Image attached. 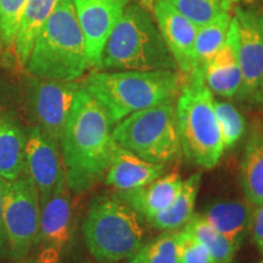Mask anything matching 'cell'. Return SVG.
Returning <instances> with one entry per match:
<instances>
[{"mask_svg":"<svg viewBox=\"0 0 263 263\" xmlns=\"http://www.w3.org/2000/svg\"><path fill=\"white\" fill-rule=\"evenodd\" d=\"M105 71H178L155 18L139 4H128L101 55Z\"/></svg>","mask_w":263,"mask_h":263,"instance_id":"cell-3","label":"cell"},{"mask_svg":"<svg viewBox=\"0 0 263 263\" xmlns=\"http://www.w3.org/2000/svg\"><path fill=\"white\" fill-rule=\"evenodd\" d=\"M27 87V110L33 126L57 140L60 139L81 85L71 81H57L31 76Z\"/></svg>","mask_w":263,"mask_h":263,"instance_id":"cell-10","label":"cell"},{"mask_svg":"<svg viewBox=\"0 0 263 263\" xmlns=\"http://www.w3.org/2000/svg\"><path fill=\"white\" fill-rule=\"evenodd\" d=\"M202 216L236 249L241 246L251 229L252 209L248 201L215 202L207 207Z\"/></svg>","mask_w":263,"mask_h":263,"instance_id":"cell-18","label":"cell"},{"mask_svg":"<svg viewBox=\"0 0 263 263\" xmlns=\"http://www.w3.org/2000/svg\"><path fill=\"white\" fill-rule=\"evenodd\" d=\"M200 183H201V173L196 172L192 174L183 182L182 189L176 200L166 210L147 219V222L154 228L164 232H171L185 226L194 216V207H195Z\"/></svg>","mask_w":263,"mask_h":263,"instance_id":"cell-22","label":"cell"},{"mask_svg":"<svg viewBox=\"0 0 263 263\" xmlns=\"http://www.w3.org/2000/svg\"><path fill=\"white\" fill-rule=\"evenodd\" d=\"M196 26H203L224 11H230L227 0H167Z\"/></svg>","mask_w":263,"mask_h":263,"instance_id":"cell-27","label":"cell"},{"mask_svg":"<svg viewBox=\"0 0 263 263\" xmlns=\"http://www.w3.org/2000/svg\"><path fill=\"white\" fill-rule=\"evenodd\" d=\"M28 263H60V251L54 248H44L37 257Z\"/></svg>","mask_w":263,"mask_h":263,"instance_id":"cell-31","label":"cell"},{"mask_svg":"<svg viewBox=\"0 0 263 263\" xmlns=\"http://www.w3.org/2000/svg\"><path fill=\"white\" fill-rule=\"evenodd\" d=\"M177 120L182 153L195 166L212 170L224 151L215 111V98L201 72L186 76L177 98Z\"/></svg>","mask_w":263,"mask_h":263,"instance_id":"cell-5","label":"cell"},{"mask_svg":"<svg viewBox=\"0 0 263 263\" xmlns=\"http://www.w3.org/2000/svg\"><path fill=\"white\" fill-rule=\"evenodd\" d=\"M105 108L81 85L60 139L66 184L83 194L104 179L117 147Z\"/></svg>","mask_w":263,"mask_h":263,"instance_id":"cell-1","label":"cell"},{"mask_svg":"<svg viewBox=\"0 0 263 263\" xmlns=\"http://www.w3.org/2000/svg\"><path fill=\"white\" fill-rule=\"evenodd\" d=\"M41 217V199L27 174L6 180L3 205L4 256L20 261L37 244Z\"/></svg>","mask_w":263,"mask_h":263,"instance_id":"cell-8","label":"cell"},{"mask_svg":"<svg viewBox=\"0 0 263 263\" xmlns=\"http://www.w3.org/2000/svg\"><path fill=\"white\" fill-rule=\"evenodd\" d=\"M3 50H4V42H3V34H2V29H0V55H2Z\"/></svg>","mask_w":263,"mask_h":263,"instance_id":"cell-35","label":"cell"},{"mask_svg":"<svg viewBox=\"0 0 263 263\" xmlns=\"http://www.w3.org/2000/svg\"><path fill=\"white\" fill-rule=\"evenodd\" d=\"M67 184L41 202L37 244L61 251L73 236V202Z\"/></svg>","mask_w":263,"mask_h":263,"instance_id":"cell-14","label":"cell"},{"mask_svg":"<svg viewBox=\"0 0 263 263\" xmlns=\"http://www.w3.org/2000/svg\"><path fill=\"white\" fill-rule=\"evenodd\" d=\"M27 0H0V29L4 49L14 50L17 29Z\"/></svg>","mask_w":263,"mask_h":263,"instance_id":"cell-28","label":"cell"},{"mask_svg":"<svg viewBox=\"0 0 263 263\" xmlns=\"http://www.w3.org/2000/svg\"><path fill=\"white\" fill-rule=\"evenodd\" d=\"M184 81L179 71H95L82 87L101 104L116 126L132 114L174 101Z\"/></svg>","mask_w":263,"mask_h":263,"instance_id":"cell-2","label":"cell"},{"mask_svg":"<svg viewBox=\"0 0 263 263\" xmlns=\"http://www.w3.org/2000/svg\"><path fill=\"white\" fill-rule=\"evenodd\" d=\"M114 140L140 159L166 164L182 153L174 101L138 111L112 129Z\"/></svg>","mask_w":263,"mask_h":263,"instance_id":"cell-7","label":"cell"},{"mask_svg":"<svg viewBox=\"0 0 263 263\" xmlns=\"http://www.w3.org/2000/svg\"><path fill=\"white\" fill-rule=\"evenodd\" d=\"M26 132L12 115L0 111V177L14 180L25 173Z\"/></svg>","mask_w":263,"mask_h":263,"instance_id":"cell-20","label":"cell"},{"mask_svg":"<svg viewBox=\"0 0 263 263\" xmlns=\"http://www.w3.org/2000/svg\"><path fill=\"white\" fill-rule=\"evenodd\" d=\"M178 263H215L200 240L186 229L178 232Z\"/></svg>","mask_w":263,"mask_h":263,"instance_id":"cell-29","label":"cell"},{"mask_svg":"<svg viewBox=\"0 0 263 263\" xmlns=\"http://www.w3.org/2000/svg\"><path fill=\"white\" fill-rule=\"evenodd\" d=\"M153 15L167 48L178 66V71L185 78L194 68V44L199 26L167 0H157L153 8Z\"/></svg>","mask_w":263,"mask_h":263,"instance_id":"cell-13","label":"cell"},{"mask_svg":"<svg viewBox=\"0 0 263 263\" xmlns=\"http://www.w3.org/2000/svg\"><path fill=\"white\" fill-rule=\"evenodd\" d=\"M262 2H263V0H262Z\"/></svg>","mask_w":263,"mask_h":263,"instance_id":"cell-38","label":"cell"},{"mask_svg":"<svg viewBox=\"0 0 263 263\" xmlns=\"http://www.w3.org/2000/svg\"><path fill=\"white\" fill-rule=\"evenodd\" d=\"M6 180L0 177V254L4 256L5 251V238L4 228H3V205H4V192Z\"/></svg>","mask_w":263,"mask_h":263,"instance_id":"cell-32","label":"cell"},{"mask_svg":"<svg viewBox=\"0 0 263 263\" xmlns=\"http://www.w3.org/2000/svg\"><path fill=\"white\" fill-rule=\"evenodd\" d=\"M230 24H232L230 11H224L209 24L200 26L195 38V44H194V68L192 72L202 73V67L206 61L226 42Z\"/></svg>","mask_w":263,"mask_h":263,"instance_id":"cell-23","label":"cell"},{"mask_svg":"<svg viewBox=\"0 0 263 263\" xmlns=\"http://www.w3.org/2000/svg\"><path fill=\"white\" fill-rule=\"evenodd\" d=\"M215 111L224 150L233 149L244 137L246 130L245 118L234 105L227 101L215 100Z\"/></svg>","mask_w":263,"mask_h":263,"instance_id":"cell-26","label":"cell"},{"mask_svg":"<svg viewBox=\"0 0 263 263\" xmlns=\"http://www.w3.org/2000/svg\"><path fill=\"white\" fill-rule=\"evenodd\" d=\"M25 174L37 188L41 202L66 184L60 144L37 126L26 132Z\"/></svg>","mask_w":263,"mask_h":263,"instance_id":"cell-11","label":"cell"},{"mask_svg":"<svg viewBox=\"0 0 263 263\" xmlns=\"http://www.w3.org/2000/svg\"><path fill=\"white\" fill-rule=\"evenodd\" d=\"M88 251L99 263H117L133 256L143 245L139 215L118 195L93 199L83 222Z\"/></svg>","mask_w":263,"mask_h":263,"instance_id":"cell-6","label":"cell"},{"mask_svg":"<svg viewBox=\"0 0 263 263\" xmlns=\"http://www.w3.org/2000/svg\"><path fill=\"white\" fill-rule=\"evenodd\" d=\"M251 229L255 244L263 254V202L256 205L255 211H252Z\"/></svg>","mask_w":263,"mask_h":263,"instance_id":"cell-30","label":"cell"},{"mask_svg":"<svg viewBox=\"0 0 263 263\" xmlns=\"http://www.w3.org/2000/svg\"><path fill=\"white\" fill-rule=\"evenodd\" d=\"M261 100L263 105V77H262V87H261Z\"/></svg>","mask_w":263,"mask_h":263,"instance_id":"cell-36","label":"cell"},{"mask_svg":"<svg viewBox=\"0 0 263 263\" xmlns=\"http://www.w3.org/2000/svg\"><path fill=\"white\" fill-rule=\"evenodd\" d=\"M258 263H263V259H262V261H259V262H258Z\"/></svg>","mask_w":263,"mask_h":263,"instance_id":"cell-37","label":"cell"},{"mask_svg":"<svg viewBox=\"0 0 263 263\" xmlns=\"http://www.w3.org/2000/svg\"><path fill=\"white\" fill-rule=\"evenodd\" d=\"M184 229L192 233L206 246L215 263H230L234 257L238 249L226 236L217 232L202 215L193 216L190 221L184 226Z\"/></svg>","mask_w":263,"mask_h":263,"instance_id":"cell-24","label":"cell"},{"mask_svg":"<svg viewBox=\"0 0 263 263\" xmlns=\"http://www.w3.org/2000/svg\"><path fill=\"white\" fill-rule=\"evenodd\" d=\"M233 21L236 27L238 59L242 77L236 99L249 105H262L263 11L238 6Z\"/></svg>","mask_w":263,"mask_h":263,"instance_id":"cell-9","label":"cell"},{"mask_svg":"<svg viewBox=\"0 0 263 263\" xmlns=\"http://www.w3.org/2000/svg\"><path fill=\"white\" fill-rule=\"evenodd\" d=\"M166 164L151 163L117 144L104 180L118 192L139 188L162 176Z\"/></svg>","mask_w":263,"mask_h":263,"instance_id":"cell-17","label":"cell"},{"mask_svg":"<svg viewBox=\"0 0 263 263\" xmlns=\"http://www.w3.org/2000/svg\"><path fill=\"white\" fill-rule=\"evenodd\" d=\"M240 183L250 205L263 202V121H255L240 164Z\"/></svg>","mask_w":263,"mask_h":263,"instance_id":"cell-19","label":"cell"},{"mask_svg":"<svg viewBox=\"0 0 263 263\" xmlns=\"http://www.w3.org/2000/svg\"><path fill=\"white\" fill-rule=\"evenodd\" d=\"M182 185L183 179L179 172L172 171L139 188L120 192L118 196L147 221L176 200Z\"/></svg>","mask_w":263,"mask_h":263,"instance_id":"cell-16","label":"cell"},{"mask_svg":"<svg viewBox=\"0 0 263 263\" xmlns=\"http://www.w3.org/2000/svg\"><path fill=\"white\" fill-rule=\"evenodd\" d=\"M202 74L212 94L222 98H236L242 77L238 59L236 27L233 17L226 42L203 65Z\"/></svg>","mask_w":263,"mask_h":263,"instance_id":"cell-15","label":"cell"},{"mask_svg":"<svg viewBox=\"0 0 263 263\" xmlns=\"http://www.w3.org/2000/svg\"><path fill=\"white\" fill-rule=\"evenodd\" d=\"M89 67L72 2L60 0L38 33L25 68L33 77L73 82Z\"/></svg>","mask_w":263,"mask_h":263,"instance_id":"cell-4","label":"cell"},{"mask_svg":"<svg viewBox=\"0 0 263 263\" xmlns=\"http://www.w3.org/2000/svg\"><path fill=\"white\" fill-rule=\"evenodd\" d=\"M85 41L89 66L101 67V55L129 0H71Z\"/></svg>","mask_w":263,"mask_h":263,"instance_id":"cell-12","label":"cell"},{"mask_svg":"<svg viewBox=\"0 0 263 263\" xmlns=\"http://www.w3.org/2000/svg\"><path fill=\"white\" fill-rule=\"evenodd\" d=\"M157 0H138V4L143 6V8L147 10V11H153V8Z\"/></svg>","mask_w":263,"mask_h":263,"instance_id":"cell-33","label":"cell"},{"mask_svg":"<svg viewBox=\"0 0 263 263\" xmlns=\"http://www.w3.org/2000/svg\"><path fill=\"white\" fill-rule=\"evenodd\" d=\"M60 0H27L22 12L14 44V54L20 66L25 67L33 44Z\"/></svg>","mask_w":263,"mask_h":263,"instance_id":"cell-21","label":"cell"},{"mask_svg":"<svg viewBox=\"0 0 263 263\" xmlns=\"http://www.w3.org/2000/svg\"><path fill=\"white\" fill-rule=\"evenodd\" d=\"M241 2H242V0H227V3H228L230 9H232L234 5L239 4V3H241Z\"/></svg>","mask_w":263,"mask_h":263,"instance_id":"cell-34","label":"cell"},{"mask_svg":"<svg viewBox=\"0 0 263 263\" xmlns=\"http://www.w3.org/2000/svg\"><path fill=\"white\" fill-rule=\"evenodd\" d=\"M127 263H178V233H164L128 258Z\"/></svg>","mask_w":263,"mask_h":263,"instance_id":"cell-25","label":"cell"}]
</instances>
